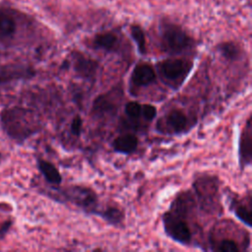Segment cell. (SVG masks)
Listing matches in <instances>:
<instances>
[{
	"label": "cell",
	"mask_w": 252,
	"mask_h": 252,
	"mask_svg": "<svg viewBox=\"0 0 252 252\" xmlns=\"http://www.w3.org/2000/svg\"><path fill=\"white\" fill-rule=\"evenodd\" d=\"M83 129V120L80 115H76L71 122V132L75 136H80Z\"/></svg>",
	"instance_id": "obj_23"
},
{
	"label": "cell",
	"mask_w": 252,
	"mask_h": 252,
	"mask_svg": "<svg viewBox=\"0 0 252 252\" xmlns=\"http://www.w3.org/2000/svg\"><path fill=\"white\" fill-rule=\"evenodd\" d=\"M192 200L187 193L179 194L171 203L168 211L162 215V225L165 234L182 245H191L192 232L186 220Z\"/></svg>",
	"instance_id": "obj_1"
},
{
	"label": "cell",
	"mask_w": 252,
	"mask_h": 252,
	"mask_svg": "<svg viewBox=\"0 0 252 252\" xmlns=\"http://www.w3.org/2000/svg\"><path fill=\"white\" fill-rule=\"evenodd\" d=\"M130 33L137 45L139 53L144 55L147 51V46H146V36L143 30L139 26H132L130 29Z\"/></svg>",
	"instance_id": "obj_19"
},
{
	"label": "cell",
	"mask_w": 252,
	"mask_h": 252,
	"mask_svg": "<svg viewBox=\"0 0 252 252\" xmlns=\"http://www.w3.org/2000/svg\"><path fill=\"white\" fill-rule=\"evenodd\" d=\"M16 31V23L11 15L0 11V37L10 38Z\"/></svg>",
	"instance_id": "obj_17"
},
{
	"label": "cell",
	"mask_w": 252,
	"mask_h": 252,
	"mask_svg": "<svg viewBox=\"0 0 252 252\" xmlns=\"http://www.w3.org/2000/svg\"><path fill=\"white\" fill-rule=\"evenodd\" d=\"M229 205L234 216L247 227H251V202L248 201V203L245 204V202L237 198H232Z\"/></svg>",
	"instance_id": "obj_13"
},
{
	"label": "cell",
	"mask_w": 252,
	"mask_h": 252,
	"mask_svg": "<svg viewBox=\"0 0 252 252\" xmlns=\"http://www.w3.org/2000/svg\"><path fill=\"white\" fill-rule=\"evenodd\" d=\"M251 118L248 117L238 139V163L241 169L249 166L252 159Z\"/></svg>",
	"instance_id": "obj_8"
},
{
	"label": "cell",
	"mask_w": 252,
	"mask_h": 252,
	"mask_svg": "<svg viewBox=\"0 0 252 252\" xmlns=\"http://www.w3.org/2000/svg\"><path fill=\"white\" fill-rule=\"evenodd\" d=\"M218 49H219L220 55L229 61L238 59L240 56V52H241L238 45L235 44L234 42H230V41L220 43L218 46Z\"/></svg>",
	"instance_id": "obj_18"
},
{
	"label": "cell",
	"mask_w": 252,
	"mask_h": 252,
	"mask_svg": "<svg viewBox=\"0 0 252 252\" xmlns=\"http://www.w3.org/2000/svg\"><path fill=\"white\" fill-rule=\"evenodd\" d=\"M95 215L101 218L107 223L114 226L120 225L125 218L124 213L115 206H108L103 210H97Z\"/></svg>",
	"instance_id": "obj_16"
},
{
	"label": "cell",
	"mask_w": 252,
	"mask_h": 252,
	"mask_svg": "<svg viewBox=\"0 0 252 252\" xmlns=\"http://www.w3.org/2000/svg\"><path fill=\"white\" fill-rule=\"evenodd\" d=\"M118 45V38L112 32H103L94 36L93 46L96 49H101L107 52L114 51Z\"/></svg>",
	"instance_id": "obj_15"
},
{
	"label": "cell",
	"mask_w": 252,
	"mask_h": 252,
	"mask_svg": "<svg viewBox=\"0 0 252 252\" xmlns=\"http://www.w3.org/2000/svg\"><path fill=\"white\" fill-rule=\"evenodd\" d=\"M142 111V104L138 101H129L125 105V114L133 120L139 119L141 117Z\"/></svg>",
	"instance_id": "obj_21"
},
{
	"label": "cell",
	"mask_w": 252,
	"mask_h": 252,
	"mask_svg": "<svg viewBox=\"0 0 252 252\" xmlns=\"http://www.w3.org/2000/svg\"><path fill=\"white\" fill-rule=\"evenodd\" d=\"M121 94V92L116 89L98 95L94 100L92 108L93 112L97 116L114 114L118 108Z\"/></svg>",
	"instance_id": "obj_7"
},
{
	"label": "cell",
	"mask_w": 252,
	"mask_h": 252,
	"mask_svg": "<svg viewBox=\"0 0 252 252\" xmlns=\"http://www.w3.org/2000/svg\"><path fill=\"white\" fill-rule=\"evenodd\" d=\"M214 245V250L220 252H238L240 250L237 241L231 238H222Z\"/></svg>",
	"instance_id": "obj_20"
},
{
	"label": "cell",
	"mask_w": 252,
	"mask_h": 252,
	"mask_svg": "<svg viewBox=\"0 0 252 252\" xmlns=\"http://www.w3.org/2000/svg\"><path fill=\"white\" fill-rule=\"evenodd\" d=\"M160 45L163 51L178 54L192 47L193 39L180 27L165 24L160 31Z\"/></svg>",
	"instance_id": "obj_3"
},
{
	"label": "cell",
	"mask_w": 252,
	"mask_h": 252,
	"mask_svg": "<svg viewBox=\"0 0 252 252\" xmlns=\"http://www.w3.org/2000/svg\"><path fill=\"white\" fill-rule=\"evenodd\" d=\"M0 158H1V156H0Z\"/></svg>",
	"instance_id": "obj_25"
},
{
	"label": "cell",
	"mask_w": 252,
	"mask_h": 252,
	"mask_svg": "<svg viewBox=\"0 0 252 252\" xmlns=\"http://www.w3.org/2000/svg\"><path fill=\"white\" fill-rule=\"evenodd\" d=\"M159 76L170 86L180 85L191 72L193 65L180 58H169L160 61L157 65Z\"/></svg>",
	"instance_id": "obj_5"
},
{
	"label": "cell",
	"mask_w": 252,
	"mask_h": 252,
	"mask_svg": "<svg viewBox=\"0 0 252 252\" xmlns=\"http://www.w3.org/2000/svg\"><path fill=\"white\" fill-rule=\"evenodd\" d=\"M37 167L47 182L53 185H59L61 183L62 176L53 163L44 159H38Z\"/></svg>",
	"instance_id": "obj_14"
},
{
	"label": "cell",
	"mask_w": 252,
	"mask_h": 252,
	"mask_svg": "<svg viewBox=\"0 0 252 252\" xmlns=\"http://www.w3.org/2000/svg\"><path fill=\"white\" fill-rule=\"evenodd\" d=\"M188 116L181 109H171L157 123V130L163 134H180L189 129Z\"/></svg>",
	"instance_id": "obj_6"
},
{
	"label": "cell",
	"mask_w": 252,
	"mask_h": 252,
	"mask_svg": "<svg viewBox=\"0 0 252 252\" xmlns=\"http://www.w3.org/2000/svg\"><path fill=\"white\" fill-rule=\"evenodd\" d=\"M10 226V222H8V223H6L5 225H3L1 228H0V237H2L3 235H4V233H5V231L8 229V227Z\"/></svg>",
	"instance_id": "obj_24"
},
{
	"label": "cell",
	"mask_w": 252,
	"mask_h": 252,
	"mask_svg": "<svg viewBox=\"0 0 252 252\" xmlns=\"http://www.w3.org/2000/svg\"><path fill=\"white\" fill-rule=\"evenodd\" d=\"M141 116L147 121H152L157 116V108L149 103L142 104Z\"/></svg>",
	"instance_id": "obj_22"
},
{
	"label": "cell",
	"mask_w": 252,
	"mask_h": 252,
	"mask_svg": "<svg viewBox=\"0 0 252 252\" xmlns=\"http://www.w3.org/2000/svg\"><path fill=\"white\" fill-rule=\"evenodd\" d=\"M156 78V71L150 64L139 63L134 67L131 73L130 84L132 88H140L154 83Z\"/></svg>",
	"instance_id": "obj_9"
},
{
	"label": "cell",
	"mask_w": 252,
	"mask_h": 252,
	"mask_svg": "<svg viewBox=\"0 0 252 252\" xmlns=\"http://www.w3.org/2000/svg\"><path fill=\"white\" fill-rule=\"evenodd\" d=\"M60 196L66 201L67 203H71L79 207L81 210L88 214H94L97 212V196L95 192L89 188L79 185L68 186L67 188L60 191Z\"/></svg>",
	"instance_id": "obj_4"
},
{
	"label": "cell",
	"mask_w": 252,
	"mask_h": 252,
	"mask_svg": "<svg viewBox=\"0 0 252 252\" xmlns=\"http://www.w3.org/2000/svg\"><path fill=\"white\" fill-rule=\"evenodd\" d=\"M30 114L25 109L12 108L3 111L2 124L5 131L14 139L23 140L33 132Z\"/></svg>",
	"instance_id": "obj_2"
},
{
	"label": "cell",
	"mask_w": 252,
	"mask_h": 252,
	"mask_svg": "<svg viewBox=\"0 0 252 252\" xmlns=\"http://www.w3.org/2000/svg\"><path fill=\"white\" fill-rule=\"evenodd\" d=\"M139 140L134 134H123L116 137L112 142V148L116 153L123 155L133 154L138 148Z\"/></svg>",
	"instance_id": "obj_12"
},
{
	"label": "cell",
	"mask_w": 252,
	"mask_h": 252,
	"mask_svg": "<svg viewBox=\"0 0 252 252\" xmlns=\"http://www.w3.org/2000/svg\"><path fill=\"white\" fill-rule=\"evenodd\" d=\"M73 69L76 74L84 79H93L98 69V63L81 53L73 56Z\"/></svg>",
	"instance_id": "obj_10"
},
{
	"label": "cell",
	"mask_w": 252,
	"mask_h": 252,
	"mask_svg": "<svg viewBox=\"0 0 252 252\" xmlns=\"http://www.w3.org/2000/svg\"><path fill=\"white\" fill-rule=\"evenodd\" d=\"M194 186L203 204L210 203V206L212 205V202L214 204L215 202L214 198L218 191V181L215 180L214 177L200 178L196 180V182L194 183Z\"/></svg>",
	"instance_id": "obj_11"
}]
</instances>
